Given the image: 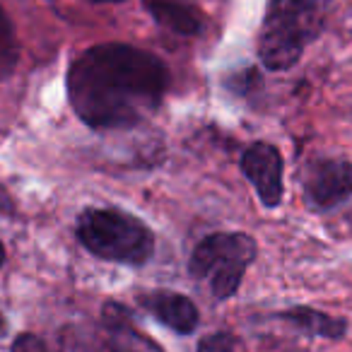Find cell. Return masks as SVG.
Instances as JSON below:
<instances>
[{"label": "cell", "mask_w": 352, "mask_h": 352, "mask_svg": "<svg viewBox=\"0 0 352 352\" xmlns=\"http://www.w3.org/2000/svg\"><path fill=\"white\" fill-rule=\"evenodd\" d=\"M169 70L150 51L128 44L92 46L68 70L75 113L99 131L131 128L160 109Z\"/></svg>", "instance_id": "1"}, {"label": "cell", "mask_w": 352, "mask_h": 352, "mask_svg": "<svg viewBox=\"0 0 352 352\" xmlns=\"http://www.w3.org/2000/svg\"><path fill=\"white\" fill-rule=\"evenodd\" d=\"M331 0H270L261 27L258 54L265 68L287 70L316 39Z\"/></svg>", "instance_id": "2"}, {"label": "cell", "mask_w": 352, "mask_h": 352, "mask_svg": "<svg viewBox=\"0 0 352 352\" xmlns=\"http://www.w3.org/2000/svg\"><path fill=\"white\" fill-rule=\"evenodd\" d=\"M78 239L97 258L142 265L155 254V236L138 217L111 208H89L78 217Z\"/></svg>", "instance_id": "3"}, {"label": "cell", "mask_w": 352, "mask_h": 352, "mask_svg": "<svg viewBox=\"0 0 352 352\" xmlns=\"http://www.w3.org/2000/svg\"><path fill=\"white\" fill-rule=\"evenodd\" d=\"M256 258V241L241 232L210 234L193 249L188 270L208 285L212 297L225 302L239 289L249 265Z\"/></svg>", "instance_id": "4"}, {"label": "cell", "mask_w": 352, "mask_h": 352, "mask_svg": "<svg viewBox=\"0 0 352 352\" xmlns=\"http://www.w3.org/2000/svg\"><path fill=\"white\" fill-rule=\"evenodd\" d=\"M302 186L309 206L316 210H331L352 196V164L336 157L307 162Z\"/></svg>", "instance_id": "5"}, {"label": "cell", "mask_w": 352, "mask_h": 352, "mask_svg": "<svg viewBox=\"0 0 352 352\" xmlns=\"http://www.w3.org/2000/svg\"><path fill=\"white\" fill-rule=\"evenodd\" d=\"M241 171L256 188L265 208L280 206L285 193L283 184V155L270 142H254L241 155Z\"/></svg>", "instance_id": "6"}, {"label": "cell", "mask_w": 352, "mask_h": 352, "mask_svg": "<svg viewBox=\"0 0 352 352\" xmlns=\"http://www.w3.org/2000/svg\"><path fill=\"white\" fill-rule=\"evenodd\" d=\"M140 304L171 331L188 336L198 326V309L186 294L171 292V289H152L140 294Z\"/></svg>", "instance_id": "7"}, {"label": "cell", "mask_w": 352, "mask_h": 352, "mask_svg": "<svg viewBox=\"0 0 352 352\" xmlns=\"http://www.w3.org/2000/svg\"><path fill=\"white\" fill-rule=\"evenodd\" d=\"M155 22L182 36H196L203 30V15L191 0H145Z\"/></svg>", "instance_id": "8"}, {"label": "cell", "mask_w": 352, "mask_h": 352, "mask_svg": "<svg viewBox=\"0 0 352 352\" xmlns=\"http://www.w3.org/2000/svg\"><path fill=\"white\" fill-rule=\"evenodd\" d=\"M104 326L109 331L111 352H162L155 342L133 328L128 311L118 304H109L104 309Z\"/></svg>", "instance_id": "9"}, {"label": "cell", "mask_w": 352, "mask_h": 352, "mask_svg": "<svg viewBox=\"0 0 352 352\" xmlns=\"http://www.w3.org/2000/svg\"><path fill=\"white\" fill-rule=\"evenodd\" d=\"M280 318L292 323L299 331L311 333V336H321V338H340L347 328V323L342 321V318L328 316V314L314 311V309H302V307L280 314Z\"/></svg>", "instance_id": "10"}, {"label": "cell", "mask_w": 352, "mask_h": 352, "mask_svg": "<svg viewBox=\"0 0 352 352\" xmlns=\"http://www.w3.org/2000/svg\"><path fill=\"white\" fill-rule=\"evenodd\" d=\"M17 65V39L8 15L0 10V80H6L8 75L15 70Z\"/></svg>", "instance_id": "11"}, {"label": "cell", "mask_w": 352, "mask_h": 352, "mask_svg": "<svg viewBox=\"0 0 352 352\" xmlns=\"http://www.w3.org/2000/svg\"><path fill=\"white\" fill-rule=\"evenodd\" d=\"M198 352H246L244 342L232 333H210L198 342Z\"/></svg>", "instance_id": "12"}, {"label": "cell", "mask_w": 352, "mask_h": 352, "mask_svg": "<svg viewBox=\"0 0 352 352\" xmlns=\"http://www.w3.org/2000/svg\"><path fill=\"white\" fill-rule=\"evenodd\" d=\"M12 352H46V345L34 333H25L12 342Z\"/></svg>", "instance_id": "13"}, {"label": "cell", "mask_w": 352, "mask_h": 352, "mask_svg": "<svg viewBox=\"0 0 352 352\" xmlns=\"http://www.w3.org/2000/svg\"><path fill=\"white\" fill-rule=\"evenodd\" d=\"M8 210H10V198H8V193L0 186V212H8Z\"/></svg>", "instance_id": "14"}, {"label": "cell", "mask_w": 352, "mask_h": 352, "mask_svg": "<svg viewBox=\"0 0 352 352\" xmlns=\"http://www.w3.org/2000/svg\"><path fill=\"white\" fill-rule=\"evenodd\" d=\"M3 261H6V249H3V244H0V265H3Z\"/></svg>", "instance_id": "15"}, {"label": "cell", "mask_w": 352, "mask_h": 352, "mask_svg": "<svg viewBox=\"0 0 352 352\" xmlns=\"http://www.w3.org/2000/svg\"><path fill=\"white\" fill-rule=\"evenodd\" d=\"M3 331H6V321H3V316H0V336H3Z\"/></svg>", "instance_id": "16"}, {"label": "cell", "mask_w": 352, "mask_h": 352, "mask_svg": "<svg viewBox=\"0 0 352 352\" xmlns=\"http://www.w3.org/2000/svg\"><path fill=\"white\" fill-rule=\"evenodd\" d=\"M97 3H121V0H97Z\"/></svg>", "instance_id": "17"}]
</instances>
